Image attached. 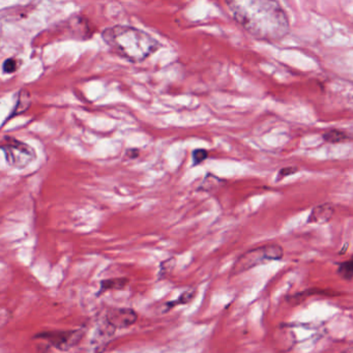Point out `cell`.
<instances>
[{"label": "cell", "mask_w": 353, "mask_h": 353, "mask_svg": "<svg viewBox=\"0 0 353 353\" xmlns=\"http://www.w3.org/2000/svg\"><path fill=\"white\" fill-rule=\"evenodd\" d=\"M324 141L330 144L343 143L350 140V136L342 130L332 129L322 135Z\"/></svg>", "instance_id": "obj_9"}, {"label": "cell", "mask_w": 353, "mask_h": 353, "mask_svg": "<svg viewBox=\"0 0 353 353\" xmlns=\"http://www.w3.org/2000/svg\"><path fill=\"white\" fill-rule=\"evenodd\" d=\"M353 274V260L349 259L348 261L343 262L339 265L338 274L341 278L346 281L352 280Z\"/></svg>", "instance_id": "obj_10"}, {"label": "cell", "mask_w": 353, "mask_h": 353, "mask_svg": "<svg viewBox=\"0 0 353 353\" xmlns=\"http://www.w3.org/2000/svg\"><path fill=\"white\" fill-rule=\"evenodd\" d=\"M0 148L5 154L9 166L15 169L26 168L37 158L36 152L32 146L14 138H6Z\"/></svg>", "instance_id": "obj_4"}, {"label": "cell", "mask_w": 353, "mask_h": 353, "mask_svg": "<svg viewBox=\"0 0 353 353\" xmlns=\"http://www.w3.org/2000/svg\"><path fill=\"white\" fill-rule=\"evenodd\" d=\"M342 353H353L352 347H349L348 349H346V350L343 351Z\"/></svg>", "instance_id": "obj_16"}, {"label": "cell", "mask_w": 353, "mask_h": 353, "mask_svg": "<svg viewBox=\"0 0 353 353\" xmlns=\"http://www.w3.org/2000/svg\"><path fill=\"white\" fill-rule=\"evenodd\" d=\"M226 5L233 19L257 40L280 42L289 34L288 16L278 1L234 0Z\"/></svg>", "instance_id": "obj_1"}, {"label": "cell", "mask_w": 353, "mask_h": 353, "mask_svg": "<svg viewBox=\"0 0 353 353\" xmlns=\"http://www.w3.org/2000/svg\"><path fill=\"white\" fill-rule=\"evenodd\" d=\"M196 292L194 290L185 291L183 292L176 301H170V303H167V309H172L175 305H187L190 301H193L194 297H195Z\"/></svg>", "instance_id": "obj_11"}, {"label": "cell", "mask_w": 353, "mask_h": 353, "mask_svg": "<svg viewBox=\"0 0 353 353\" xmlns=\"http://www.w3.org/2000/svg\"><path fill=\"white\" fill-rule=\"evenodd\" d=\"M138 315L130 307H112L107 311L105 321L113 330L128 328L137 322Z\"/></svg>", "instance_id": "obj_6"}, {"label": "cell", "mask_w": 353, "mask_h": 353, "mask_svg": "<svg viewBox=\"0 0 353 353\" xmlns=\"http://www.w3.org/2000/svg\"><path fill=\"white\" fill-rule=\"evenodd\" d=\"M208 158V152L203 148H199V150H194L192 154V159H193V166H197V165L203 163L206 159Z\"/></svg>", "instance_id": "obj_12"}, {"label": "cell", "mask_w": 353, "mask_h": 353, "mask_svg": "<svg viewBox=\"0 0 353 353\" xmlns=\"http://www.w3.org/2000/svg\"><path fill=\"white\" fill-rule=\"evenodd\" d=\"M102 38L113 52L133 63L146 61L162 47L150 34L132 26L106 28L102 32Z\"/></svg>", "instance_id": "obj_2"}, {"label": "cell", "mask_w": 353, "mask_h": 353, "mask_svg": "<svg viewBox=\"0 0 353 353\" xmlns=\"http://www.w3.org/2000/svg\"><path fill=\"white\" fill-rule=\"evenodd\" d=\"M139 150H137V148H131V150H127V157L130 159H136L139 157Z\"/></svg>", "instance_id": "obj_15"}, {"label": "cell", "mask_w": 353, "mask_h": 353, "mask_svg": "<svg viewBox=\"0 0 353 353\" xmlns=\"http://www.w3.org/2000/svg\"><path fill=\"white\" fill-rule=\"evenodd\" d=\"M334 212H336L334 206L330 203L316 206L312 210L311 214L307 218V224H325L332 220Z\"/></svg>", "instance_id": "obj_7"}, {"label": "cell", "mask_w": 353, "mask_h": 353, "mask_svg": "<svg viewBox=\"0 0 353 353\" xmlns=\"http://www.w3.org/2000/svg\"><path fill=\"white\" fill-rule=\"evenodd\" d=\"M19 68V63L16 59H8L7 61L3 63V73L6 74H13L17 71Z\"/></svg>", "instance_id": "obj_13"}, {"label": "cell", "mask_w": 353, "mask_h": 353, "mask_svg": "<svg viewBox=\"0 0 353 353\" xmlns=\"http://www.w3.org/2000/svg\"><path fill=\"white\" fill-rule=\"evenodd\" d=\"M299 170V169L295 166L286 167V168L281 169L280 172H279V177L282 179V177L295 174V173H296Z\"/></svg>", "instance_id": "obj_14"}, {"label": "cell", "mask_w": 353, "mask_h": 353, "mask_svg": "<svg viewBox=\"0 0 353 353\" xmlns=\"http://www.w3.org/2000/svg\"><path fill=\"white\" fill-rule=\"evenodd\" d=\"M82 330H47L37 334L34 339L46 341L49 345L61 351H68L77 346L83 338Z\"/></svg>", "instance_id": "obj_5"}, {"label": "cell", "mask_w": 353, "mask_h": 353, "mask_svg": "<svg viewBox=\"0 0 353 353\" xmlns=\"http://www.w3.org/2000/svg\"><path fill=\"white\" fill-rule=\"evenodd\" d=\"M129 280L125 278H113L107 279V280H102L100 283V291L98 294L106 292L109 290H121L127 286Z\"/></svg>", "instance_id": "obj_8"}, {"label": "cell", "mask_w": 353, "mask_h": 353, "mask_svg": "<svg viewBox=\"0 0 353 353\" xmlns=\"http://www.w3.org/2000/svg\"><path fill=\"white\" fill-rule=\"evenodd\" d=\"M284 256V250L280 245H265L245 252L239 256L232 268V274H239L247 272L256 266L268 263V262L281 260Z\"/></svg>", "instance_id": "obj_3"}]
</instances>
